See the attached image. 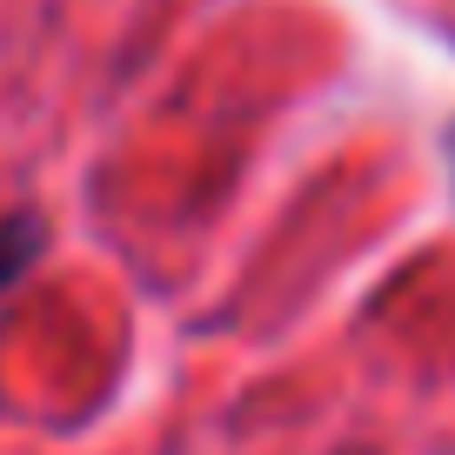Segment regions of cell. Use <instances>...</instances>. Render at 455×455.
Listing matches in <instances>:
<instances>
[{"label":"cell","mask_w":455,"mask_h":455,"mask_svg":"<svg viewBox=\"0 0 455 455\" xmlns=\"http://www.w3.org/2000/svg\"><path fill=\"white\" fill-rule=\"evenodd\" d=\"M442 155H449V188H455V121H449V134H442Z\"/></svg>","instance_id":"cell-2"},{"label":"cell","mask_w":455,"mask_h":455,"mask_svg":"<svg viewBox=\"0 0 455 455\" xmlns=\"http://www.w3.org/2000/svg\"><path fill=\"white\" fill-rule=\"evenodd\" d=\"M34 255H41V221L34 214H7L0 221V295L34 268Z\"/></svg>","instance_id":"cell-1"}]
</instances>
